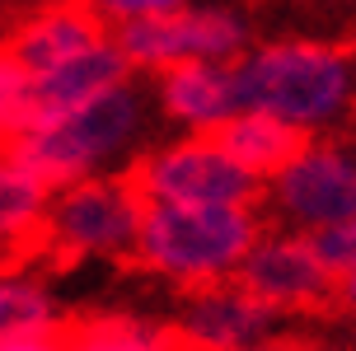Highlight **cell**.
<instances>
[{
  "instance_id": "cell-1",
  "label": "cell",
  "mask_w": 356,
  "mask_h": 351,
  "mask_svg": "<svg viewBox=\"0 0 356 351\" xmlns=\"http://www.w3.org/2000/svg\"><path fill=\"white\" fill-rule=\"evenodd\" d=\"M239 104L300 136H319L356 108V52L314 38L263 42L234 61Z\"/></svg>"
},
{
  "instance_id": "cell-2",
  "label": "cell",
  "mask_w": 356,
  "mask_h": 351,
  "mask_svg": "<svg viewBox=\"0 0 356 351\" xmlns=\"http://www.w3.org/2000/svg\"><path fill=\"white\" fill-rule=\"evenodd\" d=\"M150 113H160L155 94L141 89L136 80H122L108 94L61 113L52 122L29 126L10 145L52 188H66V183H80V178H94V174L131 169V159L141 155V140L150 131Z\"/></svg>"
},
{
  "instance_id": "cell-3",
  "label": "cell",
  "mask_w": 356,
  "mask_h": 351,
  "mask_svg": "<svg viewBox=\"0 0 356 351\" xmlns=\"http://www.w3.org/2000/svg\"><path fill=\"white\" fill-rule=\"evenodd\" d=\"M263 234L258 206H178L145 202L131 263L178 291L230 281L253 239Z\"/></svg>"
},
{
  "instance_id": "cell-4",
  "label": "cell",
  "mask_w": 356,
  "mask_h": 351,
  "mask_svg": "<svg viewBox=\"0 0 356 351\" xmlns=\"http://www.w3.org/2000/svg\"><path fill=\"white\" fill-rule=\"evenodd\" d=\"M145 197L136 193L131 174H94L52 193L47 206V267H75L89 258L131 263L141 234Z\"/></svg>"
},
{
  "instance_id": "cell-5",
  "label": "cell",
  "mask_w": 356,
  "mask_h": 351,
  "mask_svg": "<svg viewBox=\"0 0 356 351\" xmlns=\"http://www.w3.org/2000/svg\"><path fill=\"white\" fill-rule=\"evenodd\" d=\"M131 183L145 202L178 206H258L263 183L225 150L216 131H183L174 140L145 145L131 159Z\"/></svg>"
},
{
  "instance_id": "cell-6",
  "label": "cell",
  "mask_w": 356,
  "mask_h": 351,
  "mask_svg": "<svg viewBox=\"0 0 356 351\" xmlns=\"http://www.w3.org/2000/svg\"><path fill=\"white\" fill-rule=\"evenodd\" d=\"M267 211L286 229L323 234L356 220V145L333 136H305L296 155L263 183Z\"/></svg>"
},
{
  "instance_id": "cell-7",
  "label": "cell",
  "mask_w": 356,
  "mask_h": 351,
  "mask_svg": "<svg viewBox=\"0 0 356 351\" xmlns=\"http://www.w3.org/2000/svg\"><path fill=\"white\" fill-rule=\"evenodd\" d=\"M131 70H174L193 61H239L249 52V24L230 5H178L150 19H131L113 28Z\"/></svg>"
},
{
  "instance_id": "cell-8",
  "label": "cell",
  "mask_w": 356,
  "mask_h": 351,
  "mask_svg": "<svg viewBox=\"0 0 356 351\" xmlns=\"http://www.w3.org/2000/svg\"><path fill=\"white\" fill-rule=\"evenodd\" d=\"M234 281L263 304H272L277 314H323L338 304V272L323 263L314 234L286 225L263 229L253 239Z\"/></svg>"
},
{
  "instance_id": "cell-9",
  "label": "cell",
  "mask_w": 356,
  "mask_h": 351,
  "mask_svg": "<svg viewBox=\"0 0 356 351\" xmlns=\"http://www.w3.org/2000/svg\"><path fill=\"white\" fill-rule=\"evenodd\" d=\"M282 318L272 304H263L258 295H249L239 281H216V286H197L183 291L178 314L169 318L178 351H239L272 342Z\"/></svg>"
},
{
  "instance_id": "cell-10",
  "label": "cell",
  "mask_w": 356,
  "mask_h": 351,
  "mask_svg": "<svg viewBox=\"0 0 356 351\" xmlns=\"http://www.w3.org/2000/svg\"><path fill=\"white\" fill-rule=\"evenodd\" d=\"M108 33H113V24L89 0H29L0 28L5 47L15 52V61L29 75H42V70L89 52Z\"/></svg>"
},
{
  "instance_id": "cell-11",
  "label": "cell",
  "mask_w": 356,
  "mask_h": 351,
  "mask_svg": "<svg viewBox=\"0 0 356 351\" xmlns=\"http://www.w3.org/2000/svg\"><path fill=\"white\" fill-rule=\"evenodd\" d=\"M52 193V183L0 140V272H33L42 263Z\"/></svg>"
},
{
  "instance_id": "cell-12",
  "label": "cell",
  "mask_w": 356,
  "mask_h": 351,
  "mask_svg": "<svg viewBox=\"0 0 356 351\" xmlns=\"http://www.w3.org/2000/svg\"><path fill=\"white\" fill-rule=\"evenodd\" d=\"M155 108L164 122L178 131H220L239 104V80H234V61H193V66H174L155 75Z\"/></svg>"
},
{
  "instance_id": "cell-13",
  "label": "cell",
  "mask_w": 356,
  "mask_h": 351,
  "mask_svg": "<svg viewBox=\"0 0 356 351\" xmlns=\"http://www.w3.org/2000/svg\"><path fill=\"white\" fill-rule=\"evenodd\" d=\"M122 80H131V61L122 56L118 38L108 33L104 42H94L89 52L71 56V61H61V66H52V70H42V75H33V122L29 126L52 122L61 113H71V108L108 94L113 85H122ZM19 136H24V131H19Z\"/></svg>"
},
{
  "instance_id": "cell-14",
  "label": "cell",
  "mask_w": 356,
  "mask_h": 351,
  "mask_svg": "<svg viewBox=\"0 0 356 351\" xmlns=\"http://www.w3.org/2000/svg\"><path fill=\"white\" fill-rule=\"evenodd\" d=\"M216 136L225 140V150H230V155L239 159L253 178H258V183H267L286 159L296 155V145L305 140L300 131H291L286 122L267 117V113H249V108H244V113H234Z\"/></svg>"
},
{
  "instance_id": "cell-15",
  "label": "cell",
  "mask_w": 356,
  "mask_h": 351,
  "mask_svg": "<svg viewBox=\"0 0 356 351\" xmlns=\"http://www.w3.org/2000/svg\"><path fill=\"white\" fill-rule=\"evenodd\" d=\"M61 328L71 351H178L169 323L136 314H66Z\"/></svg>"
},
{
  "instance_id": "cell-16",
  "label": "cell",
  "mask_w": 356,
  "mask_h": 351,
  "mask_svg": "<svg viewBox=\"0 0 356 351\" xmlns=\"http://www.w3.org/2000/svg\"><path fill=\"white\" fill-rule=\"evenodd\" d=\"M52 291L33 277V272H0V342L24 333H42L61 323Z\"/></svg>"
},
{
  "instance_id": "cell-17",
  "label": "cell",
  "mask_w": 356,
  "mask_h": 351,
  "mask_svg": "<svg viewBox=\"0 0 356 351\" xmlns=\"http://www.w3.org/2000/svg\"><path fill=\"white\" fill-rule=\"evenodd\" d=\"M33 122V75L15 61V52L0 38V136L15 140Z\"/></svg>"
},
{
  "instance_id": "cell-18",
  "label": "cell",
  "mask_w": 356,
  "mask_h": 351,
  "mask_svg": "<svg viewBox=\"0 0 356 351\" xmlns=\"http://www.w3.org/2000/svg\"><path fill=\"white\" fill-rule=\"evenodd\" d=\"M314 244H319L323 263L333 267L338 277L356 272V220H347V225H333V229H323V234H314Z\"/></svg>"
},
{
  "instance_id": "cell-19",
  "label": "cell",
  "mask_w": 356,
  "mask_h": 351,
  "mask_svg": "<svg viewBox=\"0 0 356 351\" xmlns=\"http://www.w3.org/2000/svg\"><path fill=\"white\" fill-rule=\"evenodd\" d=\"M99 15L113 24V28H122L131 19H150V15H164V10H178V5H188V0H89Z\"/></svg>"
},
{
  "instance_id": "cell-20",
  "label": "cell",
  "mask_w": 356,
  "mask_h": 351,
  "mask_svg": "<svg viewBox=\"0 0 356 351\" xmlns=\"http://www.w3.org/2000/svg\"><path fill=\"white\" fill-rule=\"evenodd\" d=\"M0 351H71V342H66V328L56 323V328H42V333L10 337V342H0Z\"/></svg>"
},
{
  "instance_id": "cell-21",
  "label": "cell",
  "mask_w": 356,
  "mask_h": 351,
  "mask_svg": "<svg viewBox=\"0 0 356 351\" xmlns=\"http://www.w3.org/2000/svg\"><path fill=\"white\" fill-rule=\"evenodd\" d=\"M338 314L356 318V272H347V277H338V304H333Z\"/></svg>"
},
{
  "instance_id": "cell-22",
  "label": "cell",
  "mask_w": 356,
  "mask_h": 351,
  "mask_svg": "<svg viewBox=\"0 0 356 351\" xmlns=\"http://www.w3.org/2000/svg\"><path fill=\"white\" fill-rule=\"evenodd\" d=\"M239 351H305V347H296V342H258V347H239Z\"/></svg>"
},
{
  "instance_id": "cell-23",
  "label": "cell",
  "mask_w": 356,
  "mask_h": 351,
  "mask_svg": "<svg viewBox=\"0 0 356 351\" xmlns=\"http://www.w3.org/2000/svg\"><path fill=\"white\" fill-rule=\"evenodd\" d=\"M24 5H29V0H0V28H5V19L15 15V10H24Z\"/></svg>"
},
{
  "instance_id": "cell-24",
  "label": "cell",
  "mask_w": 356,
  "mask_h": 351,
  "mask_svg": "<svg viewBox=\"0 0 356 351\" xmlns=\"http://www.w3.org/2000/svg\"><path fill=\"white\" fill-rule=\"evenodd\" d=\"M347 351H356V318H352V333H347Z\"/></svg>"
},
{
  "instance_id": "cell-25",
  "label": "cell",
  "mask_w": 356,
  "mask_h": 351,
  "mask_svg": "<svg viewBox=\"0 0 356 351\" xmlns=\"http://www.w3.org/2000/svg\"><path fill=\"white\" fill-rule=\"evenodd\" d=\"M0 140H5V136H0Z\"/></svg>"
}]
</instances>
